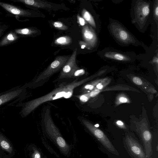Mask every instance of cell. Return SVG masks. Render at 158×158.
I'll use <instances>...</instances> for the list:
<instances>
[{
	"instance_id": "6da1fadb",
	"label": "cell",
	"mask_w": 158,
	"mask_h": 158,
	"mask_svg": "<svg viewBox=\"0 0 158 158\" xmlns=\"http://www.w3.org/2000/svg\"><path fill=\"white\" fill-rule=\"evenodd\" d=\"M91 78L92 77H88L80 81H78V78H77L69 83H62L44 95L27 102H19L15 106L22 107L19 114L22 118L26 117L42 103L63 97L65 98H70L76 88L85 83Z\"/></svg>"
},
{
	"instance_id": "7a4b0ae2",
	"label": "cell",
	"mask_w": 158,
	"mask_h": 158,
	"mask_svg": "<svg viewBox=\"0 0 158 158\" xmlns=\"http://www.w3.org/2000/svg\"><path fill=\"white\" fill-rule=\"evenodd\" d=\"M48 110V109L46 110L44 119L46 132L56 143L62 152L67 155L69 152L70 147L62 137L58 129L54 123Z\"/></svg>"
},
{
	"instance_id": "3957f363",
	"label": "cell",
	"mask_w": 158,
	"mask_h": 158,
	"mask_svg": "<svg viewBox=\"0 0 158 158\" xmlns=\"http://www.w3.org/2000/svg\"><path fill=\"white\" fill-rule=\"evenodd\" d=\"M69 56H59L55 57L54 60L42 72L40 73L35 80L29 84L25 85L27 87L49 78L52 75L61 69L68 60Z\"/></svg>"
},
{
	"instance_id": "277c9868",
	"label": "cell",
	"mask_w": 158,
	"mask_h": 158,
	"mask_svg": "<svg viewBox=\"0 0 158 158\" xmlns=\"http://www.w3.org/2000/svg\"><path fill=\"white\" fill-rule=\"evenodd\" d=\"M26 87L17 86L0 93V106L13 101L14 104L21 102L25 97Z\"/></svg>"
},
{
	"instance_id": "5b68a950",
	"label": "cell",
	"mask_w": 158,
	"mask_h": 158,
	"mask_svg": "<svg viewBox=\"0 0 158 158\" xmlns=\"http://www.w3.org/2000/svg\"><path fill=\"white\" fill-rule=\"evenodd\" d=\"M83 124L109 151L118 155V152L103 132L85 119L81 120Z\"/></svg>"
},
{
	"instance_id": "8992f818",
	"label": "cell",
	"mask_w": 158,
	"mask_h": 158,
	"mask_svg": "<svg viewBox=\"0 0 158 158\" xmlns=\"http://www.w3.org/2000/svg\"><path fill=\"white\" fill-rule=\"evenodd\" d=\"M15 2H21L26 6L33 9H41L48 10H56L63 8L60 5L40 0H10Z\"/></svg>"
},
{
	"instance_id": "52a82bcc",
	"label": "cell",
	"mask_w": 158,
	"mask_h": 158,
	"mask_svg": "<svg viewBox=\"0 0 158 158\" xmlns=\"http://www.w3.org/2000/svg\"><path fill=\"white\" fill-rule=\"evenodd\" d=\"M0 6L9 13L22 17H37L43 15L41 13L34 10H26L1 2Z\"/></svg>"
},
{
	"instance_id": "ba28073f",
	"label": "cell",
	"mask_w": 158,
	"mask_h": 158,
	"mask_svg": "<svg viewBox=\"0 0 158 158\" xmlns=\"http://www.w3.org/2000/svg\"><path fill=\"white\" fill-rule=\"evenodd\" d=\"M124 143L126 148L135 158H148L141 145L134 137L127 135L124 138Z\"/></svg>"
},
{
	"instance_id": "9c48e42d",
	"label": "cell",
	"mask_w": 158,
	"mask_h": 158,
	"mask_svg": "<svg viewBox=\"0 0 158 158\" xmlns=\"http://www.w3.org/2000/svg\"><path fill=\"white\" fill-rule=\"evenodd\" d=\"M77 52V49L76 48L63 66L59 75V79L73 77L74 72L79 69L76 62Z\"/></svg>"
},
{
	"instance_id": "30bf717a",
	"label": "cell",
	"mask_w": 158,
	"mask_h": 158,
	"mask_svg": "<svg viewBox=\"0 0 158 158\" xmlns=\"http://www.w3.org/2000/svg\"><path fill=\"white\" fill-rule=\"evenodd\" d=\"M92 29L87 25L84 26L82 29V33L83 40L87 44L93 46L96 40V37Z\"/></svg>"
},
{
	"instance_id": "8fae6325",
	"label": "cell",
	"mask_w": 158,
	"mask_h": 158,
	"mask_svg": "<svg viewBox=\"0 0 158 158\" xmlns=\"http://www.w3.org/2000/svg\"><path fill=\"white\" fill-rule=\"evenodd\" d=\"M20 36L14 30H11L7 33L0 40V47L7 45L15 42Z\"/></svg>"
},
{
	"instance_id": "7c38bea8",
	"label": "cell",
	"mask_w": 158,
	"mask_h": 158,
	"mask_svg": "<svg viewBox=\"0 0 158 158\" xmlns=\"http://www.w3.org/2000/svg\"><path fill=\"white\" fill-rule=\"evenodd\" d=\"M15 32L20 37H34L38 35L39 31L33 27H27L14 29Z\"/></svg>"
},
{
	"instance_id": "4fadbf2b",
	"label": "cell",
	"mask_w": 158,
	"mask_h": 158,
	"mask_svg": "<svg viewBox=\"0 0 158 158\" xmlns=\"http://www.w3.org/2000/svg\"><path fill=\"white\" fill-rule=\"evenodd\" d=\"M0 147L3 150L9 153H11L13 150V148L11 144L0 133Z\"/></svg>"
},
{
	"instance_id": "5bb4252c",
	"label": "cell",
	"mask_w": 158,
	"mask_h": 158,
	"mask_svg": "<svg viewBox=\"0 0 158 158\" xmlns=\"http://www.w3.org/2000/svg\"><path fill=\"white\" fill-rule=\"evenodd\" d=\"M105 56L107 58L118 60L125 61L128 58L122 54L114 52H108L105 53Z\"/></svg>"
},
{
	"instance_id": "9a60e30c",
	"label": "cell",
	"mask_w": 158,
	"mask_h": 158,
	"mask_svg": "<svg viewBox=\"0 0 158 158\" xmlns=\"http://www.w3.org/2000/svg\"><path fill=\"white\" fill-rule=\"evenodd\" d=\"M72 42L71 37L68 36H64L56 38L54 43L58 45H66L70 44Z\"/></svg>"
},
{
	"instance_id": "2e32d148",
	"label": "cell",
	"mask_w": 158,
	"mask_h": 158,
	"mask_svg": "<svg viewBox=\"0 0 158 158\" xmlns=\"http://www.w3.org/2000/svg\"><path fill=\"white\" fill-rule=\"evenodd\" d=\"M102 80V79H99L96 80L85 85L81 88V92L84 94L89 92V91H92L94 89L97 84Z\"/></svg>"
},
{
	"instance_id": "e0dca14e",
	"label": "cell",
	"mask_w": 158,
	"mask_h": 158,
	"mask_svg": "<svg viewBox=\"0 0 158 158\" xmlns=\"http://www.w3.org/2000/svg\"><path fill=\"white\" fill-rule=\"evenodd\" d=\"M81 15L84 19L92 26L95 27L96 25L94 19L90 14L85 9H84L81 12Z\"/></svg>"
},
{
	"instance_id": "ac0fdd59",
	"label": "cell",
	"mask_w": 158,
	"mask_h": 158,
	"mask_svg": "<svg viewBox=\"0 0 158 158\" xmlns=\"http://www.w3.org/2000/svg\"><path fill=\"white\" fill-rule=\"evenodd\" d=\"M116 33L117 36L122 40L126 41L128 40L129 36L128 33L124 30L121 29Z\"/></svg>"
},
{
	"instance_id": "d6986e66",
	"label": "cell",
	"mask_w": 158,
	"mask_h": 158,
	"mask_svg": "<svg viewBox=\"0 0 158 158\" xmlns=\"http://www.w3.org/2000/svg\"><path fill=\"white\" fill-rule=\"evenodd\" d=\"M110 80L107 78L103 79L95 87L94 89L101 90L107 85L109 82Z\"/></svg>"
},
{
	"instance_id": "ffe728a7",
	"label": "cell",
	"mask_w": 158,
	"mask_h": 158,
	"mask_svg": "<svg viewBox=\"0 0 158 158\" xmlns=\"http://www.w3.org/2000/svg\"><path fill=\"white\" fill-rule=\"evenodd\" d=\"M52 25L55 28L60 30H64L68 29V27L67 26L60 21L53 22Z\"/></svg>"
},
{
	"instance_id": "44dd1931",
	"label": "cell",
	"mask_w": 158,
	"mask_h": 158,
	"mask_svg": "<svg viewBox=\"0 0 158 158\" xmlns=\"http://www.w3.org/2000/svg\"><path fill=\"white\" fill-rule=\"evenodd\" d=\"M77 97L79 99L81 102L82 103L86 102L91 98L89 92L77 96Z\"/></svg>"
},
{
	"instance_id": "7402d4cb",
	"label": "cell",
	"mask_w": 158,
	"mask_h": 158,
	"mask_svg": "<svg viewBox=\"0 0 158 158\" xmlns=\"http://www.w3.org/2000/svg\"><path fill=\"white\" fill-rule=\"evenodd\" d=\"M33 152L32 155V158H41L40 152L35 148H33Z\"/></svg>"
},
{
	"instance_id": "603a6c76",
	"label": "cell",
	"mask_w": 158,
	"mask_h": 158,
	"mask_svg": "<svg viewBox=\"0 0 158 158\" xmlns=\"http://www.w3.org/2000/svg\"><path fill=\"white\" fill-rule=\"evenodd\" d=\"M128 99L126 97L123 96H121L119 97L118 99V104L121 103H127L129 102Z\"/></svg>"
},
{
	"instance_id": "cb8c5ba5",
	"label": "cell",
	"mask_w": 158,
	"mask_h": 158,
	"mask_svg": "<svg viewBox=\"0 0 158 158\" xmlns=\"http://www.w3.org/2000/svg\"><path fill=\"white\" fill-rule=\"evenodd\" d=\"M77 21L79 24L81 26H84L86 24V21L84 18L79 15L77 16Z\"/></svg>"
},
{
	"instance_id": "d4e9b609",
	"label": "cell",
	"mask_w": 158,
	"mask_h": 158,
	"mask_svg": "<svg viewBox=\"0 0 158 158\" xmlns=\"http://www.w3.org/2000/svg\"><path fill=\"white\" fill-rule=\"evenodd\" d=\"M85 72V71L83 69H78L74 73L73 77H78L83 75Z\"/></svg>"
},
{
	"instance_id": "484cf974",
	"label": "cell",
	"mask_w": 158,
	"mask_h": 158,
	"mask_svg": "<svg viewBox=\"0 0 158 158\" xmlns=\"http://www.w3.org/2000/svg\"><path fill=\"white\" fill-rule=\"evenodd\" d=\"M101 90L99 89H93L90 93V97H94L98 95L100 92Z\"/></svg>"
},
{
	"instance_id": "4316f807",
	"label": "cell",
	"mask_w": 158,
	"mask_h": 158,
	"mask_svg": "<svg viewBox=\"0 0 158 158\" xmlns=\"http://www.w3.org/2000/svg\"><path fill=\"white\" fill-rule=\"evenodd\" d=\"M132 80L133 82L137 85H140L142 84V81L138 77H134Z\"/></svg>"
},
{
	"instance_id": "83f0119b",
	"label": "cell",
	"mask_w": 158,
	"mask_h": 158,
	"mask_svg": "<svg viewBox=\"0 0 158 158\" xmlns=\"http://www.w3.org/2000/svg\"><path fill=\"white\" fill-rule=\"evenodd\" d=\"M8 27V26L5 24L0 25V37L3 34Z\"/></svg>"
},
{
	"instance_id": "f1b7e54d",
	"label": "cell",
	"mask_w": 158,
	"mask_h": 158,
	"mask_svg": "<svg viewBox=\"0 0 158 158\" xmlns=\"http://www.w3.org/2000/svg\"><path fill=\"white\" fill-rule=\"evenodd\" d=\"M149 11V9L148 6H145L142 9V13L145 16L148 15Z\"/></svg>"
},
{
	"instance_id": "f546056e",
	"label": "cell",
	"mask_w": 158,
	"mask_h": 158,
	"mask_svg": "<svg viewBox=\"0 0 158 158\" xmlns=\"http://www.w3.org/2000/svg\"><path fill=\"white\" fill-rule=\"evenodd\" d=\"M79 44L82 48H84L86 47V44H87L85 42H84L81 41H80L79 42Z\"/></svg>"
},
{
	"instance_id": "4dcf8cb0",
	"label": "cell",
	"mask_w": 158,
	"mask_h": 158,
	"mask_svg": "<svg viewBox=\"0 0 158 158\" xmlns=\"http://www.w3.org/2000/svg\"><path fill=\"white\" fill-rule=\"evenodd\" d=\"M116 123L118 125L120 126H123L124 125L122 121L119 120L118 121L116 122Z\"/></svg>"
},
{
	"instance_id": "1f68e13d",
	"label": "cell",
	"mask_w": 158,
	"mask_h": 158,
	"mask_svg": "<svg viewBox=\"0 0 158 158\" xmlns=\"http://www.w3.org/2000/svg\"><path fill=\"white\" fill-rule=\"evenodd\" d=\"M155 13L156 15L157 16L158 15V7L157 6L155 10Z\"/></svg>"
},
{
	"instance_id": "d6a6232c",
	"label": "cell",
	"mask_w": 158,
	"mask_h": 158,
	"mask_svg": "<svg viewBox=\"0 0 158 158\" xmlns=\"http://www.w3.org/2000/svg\"><path fill=\"white\" fill-rule=\"evenodd\" d=\"M94 126H95L96 127H99V125H98V124H96V125H94Z\"/></svg>"
}]
</instances>
